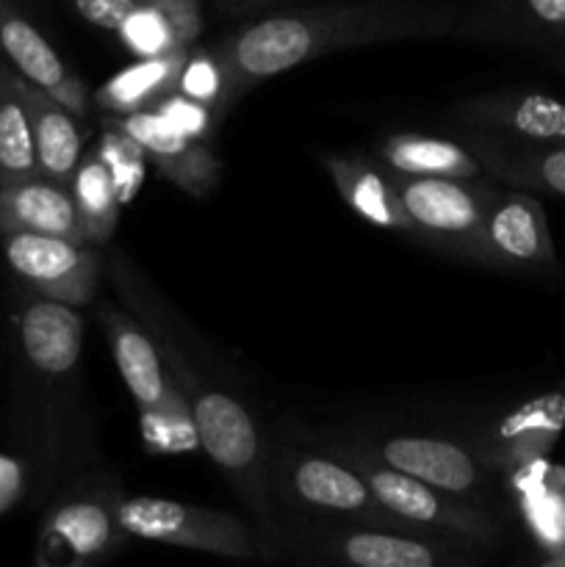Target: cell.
<instances>
[{
  "mask_svg": "<svg viewBox=\"0 0 565 567\" xmlns=\"http://www.w3.org/2000/svg\"><path fill=\"white\" fill-rule=\"evenodd\" d=\"M449 11L410 0H355L266 17L233 33L216 55L227 103L255 83L282 75L321 53L355 44L435 33L446 28Z\"/></svg>",
  "mask_w": 565,
  "mask_h": 567,
  "instance_id": "1",
  "label": "cell"
},
{
  "mask_svg": "<svg viewBox=\"0 0 565 567\" xmlns=\"http://www.w3.org/2000/svg\"><path fill=\"white\" fill-rule=\"evenodd\" d=\"M138 3L158 11L181 48H188L203 31V14H199L197 0H138Z\"/></svg>",
  "mask_w": 565,
  "mask_h": 567,
  "instance_id": "29",
  "label": "cell"
},
{
  "mask_svg": "<svg viewBox=\"0 0 565 567\" xmlns=\"http://www.w3.org/2000/svg\"><path fill=\"white\" fill-rule=\"evenodd\" d=\"M559 33H565V25H563V28H559Z\"/></svg>",
  "mask_w": 565,
  "mask_h": 567,
  "instance_id": "35",
  "label": "cell"
},
{
  "mask_svg": "<svg viewBox=\"0 0 565 567\" xmlns=\"http://www.w3.org/2000/svg\"><path fill=\"white\" fill-rule=\"evenodd\" d=\"M0 53L20 70L25 81L37 83L48 94H53L61 105L75 114L86 111L83 86L70 75L61 55L48 44V39L28 20H22L6 0H0Z\"/></svg>",
  "mask_w": 565,
  "mask_h": 567,
  "instance_id": "15",
  "label": "cell"
},
{
  "mask_svg": "<svg viewBox=\"0 0 565 567\" xmlns=\"http://www.w3.org/2000/svg\"><path fill=\"white\" fill-rule=\"evenodd\" d=\"M482 260L510 271L559 275L557 249L541 199L526 192H496L480 233Z\"/></svg>",
  "mask_w": 565,
  "mask_h": 567,
  "instance_id": "6",
  "label": "cell"
},
{
  "mask_svg": "<svg viewBox=\"0 0 565 567\" xmlns=\"http://www.w3.org/2000/svg\"><path fill=\"white\" fill-rule=\"evenodd\" d=\"M181 86L186 89L188 97L197 100V103H210V100L219 97L222 92L219 66L210 64V61H192V64L183 66Z\"/></svg>",
  "mask_w": 565,
  "mask_h": 567,
  "instance_id": "31",
  "label": "cell"
},
{
  "mask_svg": "<svg viewBox=\"0 0 565 567\" xmlns=\"http://www.w3.org/2000/svg\"><path fill=\"white\" fill-rule=\"evenodd\" d=\"M105 324H109V338L111 349H114L116 369H120L122 382L127 385L131 396L136 399L138 408L144 410V415H150L153 421H164L166 426H172V419H177V410H188L186 399L177 396L175 382L166 380L164 360H161L158 347H155L153 338L144 330H138V324H133L131 319L120 313H105Z\"/></svg>",
  "mask_w": 565,
  "mask_h": 567,
  "instance_id": "10",
  "label": "cell"
},
{
  "mask_svg": "<svg viewBox=\"0 0 565 567\" xmlns=\"http://www.w3.org/2000/svg\"><path fill=\"white\" fill-rule=\"evenodd\" d=\"M120 37L125 39L127 48L136 55H142V59H155V55H166L172 53V50H186L175 42L170 25L161 20L158 11H153L150 6L142 3H138L136 14L125 22Z\"/></svg>",
  "mask_w": 565,
  "mask_h": 567,
  "instance_id": "28",
  "label": "cell"
},
{
  "mask_svg": "<svg viewBox=\"0 0 565 567\" xmlns=\"http://www.w3.org/2000/svg\"><path fill=\"white\" fill-rule=\"evenodd\" d=\"M17 86H20L28 120H31L39 175L70 188L83 153L78 122L72 120L66 105H61L53 94L39 89L37 83L17 78Z\"/></svg>",
  "mask_w": 565,
  "mask_h": 567,
  "instance_id": "16",
  "label": "cell"
},
{
  "mask_svg": "<svg viewBox=\"0 0 565 567\" xmlns=\"http://www.w3.org/2000/svg\"><path fill=\"white\" fill-rule=\"evenodd\" d=\"M116 131L125 133L183 192L205 194L214 188L216 177H219V166H216L214 155L208 153V147L197 142V136L177 127L158 109L127 111L116 122Z\"/></svg>",
  "mask_w": 565,
  "mask_h": 567,
  "instance_id": "9",
  "label": "cell"
},
{
  "mask_svg": "<svg viewBox=\"0 0 565 567\" xmlns=\"http://www.w3.org/2000/svg\"><path fill=\"white\" fill-rule=\"evenodd\" d=\"M341 563L358 567H435L452 563L446 543L404 537L393 532H347L330 543Z\"/></svg>",
  "mask_w": 565,
  "mask_h": 567,
  "instance_id": "19",
  "label": "cell"
},
{
  "mask_svg": "<svg viewBox=\"0 0 565 567\" xmlns=\"http://www.w3.org/2000/svg\"><path fill=\"white\" fill-rule=\"evenodd\" d=\"M39 177L31 120L17 78L0 66V186Z\"/></svg>",
  "mask_w": 565,
  "mask_h": 567,
  "instance_id": "21",
  "label": "cell"
},
{
  "mask_svg": "<svg viewBox=\"0 0 565 567\" xmlns=\"http://www.w3.org/2000/svg\"><path fill=\"white\" fill-rule=\"evenodd\" d=\"M6 230L44 233L86 244L72 192L42 175L0 186V233Z\"/></svg>",
  "mask_w": 565,
  "mask_h": 567,
  "instance_id": "13",
  "label": "cell"
},
{
  "mask_svg": "<svg viewBox=\"0 0 565 567\" xmlns=\"http://www.w3.org/2000/svg\"><path fill=\"white\" fill-rule=\"evenodd\" d=\"M75 197L78 216L86 241H105L116 227V214H120V197H116L114 181H111L109 166L103 164L100 155L83 161L78 166L75 177L70 186Z\"/></svg>",
  "mask_w": 565,
  "mask_h": 567,
  "instance_id": "24",
  "label": "cell"
},
{
  "mask_svg": "<svg viewBox=\"0 0 565 567\" xmlns=\"http://www.w3.org/2000/svg\"><path fill=\"white\" fill-rule=\"evenodd\" d=\"M515 153H491V166L518 188H543L565 197V144H524Z\"/></svg>",
  "mask_w": 565,
  "mask_h": 567,
  "instance_id": "25",
  "label": "cell"
},
{
  "mask_svg": "<svg viewBox=\"0 0 565 567\" xmlns=\"http://www.w3.org/2000/svg\"><path fill=\"white\" fill-rule=\"evenodd\" d=\"M330 172L336 177L341 197L347 199L349 208L360 214L363 219L374 221L380 227L391 230L413 233L408 214L399 203L397 186H393L391 169H374V166L358 164V161H330Z\"/></svg>",
  "mask_w": 565,
  "mask_h": 567,
  "instance_id": "20",
  "label": "cell"
},
{
  "mask_svg": "<svg viewBox=\"0 0 565 567\" xmlns=\"http://www.w3.org/2000/svg\"><path fill=\"white\" fill-rule=\"evenodd\" d=\"M393 186L415 236H430L482 260L480 233L487 205L496 194L493 188L469 186L465 177L402 175V172H393Z\"/></svg>",
  "mask_w": 565,
  "mask_h": 567,
  "instance_id": "4",
  "label": "cell"
},
{
  "mask_svg": "<svg viewBox=\"0 0 565 567\" xmlns=\"http://www.w3.org/2000/svg\"><path fill=\"white\" fill-rule=\"evenodd\" d=\"M565 426V393L554 391L521 404L499 424L493 435V454L502 465L526 468L535 465L557 443Z\"/></svg>",
  "mask_w": 565,
  "mask_h": 567,
  "instance_id": "18",
  "label": "cell"
},
{
  "mask_svg": "<svg viewBox=\"0 0 565 567\" xmlns=\"http://www.w3.org/2000/svg\"><path fill=\"white\" fill-rule=\"evenodd\" d=\"M175 377L183 385L194 441L205 449L210 463L230 480V485L247 498L249 507L269 515V471H266L260 432L249 410L230 393L205 388L183 365H177Z\"/></svg>",
  "mask_w": 565,
  "mask_h": 567,
  "instance_id": "2",
  "label": "cell"
},
{
  "mask_svg": "<svg viewBox=\"0 0 565 567\" xmlns=\"http://www.w3.org/2000/svg\"><path fill=\"white\" fill-rule=\"evenodd\" d=\"M3 249L11 269L44 297L86 305L97 286V258L83 244L44 233L6 230Z\"/></svg>",
  "mask_w": 565,
  "mask_h": 567,
  "instance_id": "7",
  "label": "cell"
},
{
  "mask_svg": "<svg viewBox=\"0 0 565 567\" xmlns=\"http://www.w3.org/2000/svg\"><path fill=\"white\" fill-rule=\"evenodd\" d=\"M360 476L369 482L377 502L402 518L410 529L441 532V535L465 537L476 546H493L499 540V526L482 509L449 498V493L402 474L388 463H371L366 457H347Z\"/></svg>",
  "mask_w": 565,
  "mask_h": 567,
  "instance_id": "5",
  "label": "cell"
},
{
  "mask_svg": "<svg viewBox=\"0 0 565 567\" xmlns=\"http://www.w3.org/2000/svg\"><path fill=\"white\" fill-rule=\"evenodd\" d=\"M186 66V50H172L166 55L144 59L142 64L120 72L109 86L100 92V103L114 111H138L150 103H164L166 92L181 83Z\"/></svg>",
  "mask_w": 565,
  "mask_h": 567,
  "instance_id": "22",
  "label": "cell"
},
{
  "mask_svg": "<svg viewBox=\"0 0 565 567\" xmlns=\"http://www.w3.org/2000/svg\"><path fill=\"white\" fill-rule=\"evenodd\" d=\"M116 518L125 535L161 546L194 548L233 559H255L264 554L253 529L242 518L219 509L138 496L122 498L116 504Z\"/></svg>",
  "mask_w": 565,
  "mask_h": 567,
  "instance_id": "3",
  "label": "cell"
},
{
  "mask_svg": "<svg viewBox=\"0 0 565 567\" xmlns=\"http://www.w3.org/2000/svg\"><path fill=\"white\" fill-rule=\"evenodd\" d=\"M557 563H563V565H565V554H559V557H557Z\"/></svg>",
  "mask_w": 565,
  "mask_h": 567,
  "instance_id": "34",
  "label": "cell"
},
{
  "mask_svg": "<svg viewBox=\"0 0 565 567\" xmlns=\"http://www.w3.org/2000/svg\"><path fill=\"white\" fill-rule=\"evenodd\" d=\"M97 155L103 158V164L109 166L120 203H127V199L136 194L138 183H142L144 177V164H142L144 153L125 136V133L116 131L103 138V150H100Z\"/></svg>",
  "mask_w": 565,
  "mask_h": 567,
  "instance_id": "27",
  "label": "cell"
},
{
  "mask_svg": "<svg viewBox=\"0 0 565 567\" xmlns=\"http://www.w3.org/2000/svg\"><path fill=\"white\" fill-rule=\"evenodd\" d=\"M230 3H242V6H260V3H269V0H230Z\"/></svg>",
  "mask_w": 565,
  "mask_h": 567,
  "instance_id": "33",
  "label": "cell"
},
{
  "mask_svg": "<svg viewBox=\"0 0 565 567\" xmlns=\"http://www.w3.org/2000/svg\"><path fill=\"white\" fill-rule=\"evenodd\" d=\"M286 485L302 507L349 515V518H360L380 529H410L402 518H397L391 509L377 502L369 482L352 465L314 457V454H299L288 465Z\"/></svg>",
  "mask_w": 565,
  "mask_h": 567,
  "instance_id": "8",
  "label": "cell"
},
{
  "mask_svg": "<svg viewBox=\"0 0 565 567\" xmlns=\"http://www.w3.org/2000/svg\"><path fill=\"white\" fill-rule=\"evenodd\" d=\"M72 3L83 20L114 33H120L138 11V0H72Z\"/></svg>",
  "mask_w": 565,
  "mask_h": 567,
  "instance_id": "30",
  "label": "cell"
},
{
  "mask_svg": "<svg viewBox=\"0 0 565 567\" xmlns=\"http://www.w3.org/2000/svg\"><path fill=\"white\" fill-rule=\"evenodd\" d=\"M471 122L504 133L524 144H565V103L548 94L510 92L476 100L469 109Z\"/></svg>",
  "mask_w": 565,
  "mask_h": 567,
  "instance_id": "17",
  "label": "cell"
},
{
  "mask_svg": "<svg viewBox=\"0 0 565 567\" xmlns=\"http://www.w3.org/2000/svg\"><path fill=\"white\" fill-rule=\"evenodd\" d=\"M524 513L537 540L554 551V557L565 554V491L554 485H530L524 491Z\"/></svg>",
  "mask_w": 565,
  "mask_h": 567,
  "instance_id": "26",
  "label": "cell"
},
{
  "mask_svg": "<svg viewBox=\"0 0 565 567\" xmlns=\"http://www.w3.org/2000/svg\"><path fill=\"white\" fill-rule=\"evenodd\" d=\"M382 158L393 172L402 175H438V177H474L480 164L460 144L443 138L397 136L382 147Z\"/></svg>",
  "mask_w": 565,
  "mask_h": 567,
  "instance_id": "23",
  "label": "cell"
},
{
  "mask_svg": "<svg viewBox=\"0 0 565 567\" xmlns=\"http://www.w3.org/2000/svg\"><path fill=\"white\" fill-rule=\"evenodd\" d=\"M116 504L109 496H86L55 509L42 540L50 559L81 565L114 551L127 537L116 518Z\"/></svg>",
  "mask_w": 565,
  "mask_h": 567,
  "instance_id": "11",
  "label": "cell"
},
{
  "mask_svg": "<svg viewBox=\"0 0 565 567\" xmlns=\"http://www.w3.org/2000/svg\"><path fill=\"white\" fill-rule=\"evenodd\" d=\"M518 3L532 20L543 25H552L557 31L565 25V0H518Z\"/></svg>",
  "mask_w": 565,
  "mask_h": 567,
  "instance_id": "32",
  "label": "cell"
},
{
  "mask_svg": "<svg viewBox=\"0 0 565 567\" xmlns=\"http://www.w3.org/2000/svg\"><path fill=\"white\" fill-rule=\"evenodd\" d=\"M83 324L75 305L53 297H39L22 308L20 341L28 363L48 377H61L75 369L83 349Z\"/></svg>",
  "mask_w": 565,
  "mask_h": 567,
  "instance_id": "14",
  "label": "cell"
},
{
  "mask_svg": "<svg viewBox=\"0 0 565 567\" xmlns=\"http://www.w3.org/2000/svg\"><path fill=\"white\" fill-rule=\"evenodd\" d=\"M380 460L449 496H469L482 487V468L474 454L443 437L397 435L382 443Z\"/></svg>",
  "mask_w": 565,
  "mask_h": 567,
  "instance_id": "12",
  "label": "cell"
}]
</instances>
